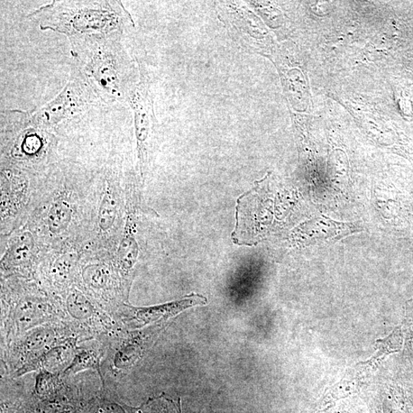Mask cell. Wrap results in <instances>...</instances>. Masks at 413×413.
<instances>
[{
	"instance_id": "6da1fadb",
	"label": "cell",
	"mask_w": 413,
	"mask_h": 413,
	"mask_svg": "<svg viewBox=\"0 0 413 413\" xmlns=\"http://www.w3.org/2000/svg\"><path fill=\"white\" fill-rule=\"evenodd\" d=\"M41 31L67 37L70 47L130 33L133 18L119 0H56L27 16Z\"/></svg>"
},
{
	"instance_id": "7a4b0ae2",
	"label": "cell",
	"mask_w": 413,
	"mask_h": 413,
	"mask_svg": "<svg viewBox=\"0 0 413 413\" xmlns=\"http://www.w3.org/2000/svg\"><path fill=\"white\" fill-rule=\"evenodd\" d=\"M124 38L114 35L70 47L71 66L84 76L105 104H126L140 79V64L127 50Z\"/></svg>"
},
{
	"instance_id": "3957f363",
	"label": "cell",
	"mask_w": 413,
	"mask_h": 413,
	"mask_svg": "<svg viewBox=\"0 0 413 413\" xmlns=\"http://www.w3.org/2000/svg\"><path fill=\"white\" fill-rule=\"evenodd\" d=\"M73 337L78 339L61 320L27 330L11 342L1 345L4 376L15 379L38 371L42 358L51 349Z\"/></svg>"
},
{
	"instance_id": "277c9868",
	"label": "cell",
	"mask_w": 413,
	"mask_h": 413,
	"mask_svg": "<svg viewBox=\"0 0 413 413\" xmlns=\"http://www.w3.org/2000/svg\"><path fill=\"white\" fill-rule=\"evenodd\" d=\"M63 297L59 301L62 321L78 337L79 343L90 340L106 342L123 329L113 315L80 289L70 288Z\"/></svg>"
},
{
	"instance_id": "5b68a950",
	"label": "cell",
	"mask_w": 413,
	"mask_h": 413,
	"mask_svg": "<svg viewBox=\"0 0 413 413\" xmlns=\"http://www.w3.org/2000/svg\"><path fill=\"white\" fill-rule=\"evenodd\" d=\"M4 150L11 160L33 163L43 160L54 143L49 131L36 126L30 112L18 109L1 112Z\"/></svg>"
},
{
	"instance_id": "8992f818",
	"label": "cell",
	"mask_w": 413,
	"mask_h": 413,
	"mask_svg": "<svg viewBox=\"0 0 413 413\" xmlns=\"http://www.w3.org/2000/svg\"><path fill=\"white\" fill-rule=\"evenodd\" d=\"M101 102L96 92L75 68L71 66L66 86L43 106L30 112L32 122L51 131L64 121Z\"/></svg>"
},
{
	"instance_id": "52a82bcc",
	"label": "cell",
	"mask_w": 413,
	"mask_h": 413,
	"mask_svg": "<svg viewBox=\"0 0 413 413\" xmlns=\"http://www.w3.org/2000/svg\"><path fill=\"white\" fill-rule=\"evenodd\" d=\"M59 320H63L59 301L38 294L11 297L2 306L1 345L33 328Z\"/></svg>"
},
{
	"instance_id": "ba28073f",
	"label": "cell",
	"mask_w": 413,
	"mask_h": 413,
	"mask_svg": "<svg viewBox=\"0 0 413 413\" xmlns=\"http://www.w3.org/2000/svg\"><path fill=\"white\" fill-rule=\"evenodd\" d=\"M126 104L133 113L138 160L144 179L158 122L155 114L150 77L141 64L140 81L128 95Z\"/></svg>"
},
{
	"instance_id": "9c48e42d",
	"label": "cell",
	"mask_w": 413,
	"mask_h": 413,
	"mask_svg": "<svg viewBox=\"0 0 413 413\" xmlns=\"http://www.w3.org/2000/svg\"><path fill=\"white\" fill-rule=\"evenodd\" d=\"M216 8L219 20L239 45L250 53L261 52L268 32L244 2H218Z\"/></svg>"
},
{
	"instance_id": "30bf717a",
	"label": "cell",
	"mask_w": 413,
	"mask_h": 413,
	"mask_svg": "<svg viewBox=\"0 0 413 413\" xmlns=\"http://www.w3.org/2000/svg\"><path fill=\"white\" fill-rule=\"evenodd\" d=\"M205 299L193 296L191 299L169 303L150 308H134L124 304L118 309L115 318L121 327L126 330L141 327L160 319L168 318L180 311L196 303L205 302Z\"/></svg>"
},
{
	"instance_id": "8fae6325",
	"label": "cell",
	"mask_w": 413,
	"mask_h": 413,
	"mask_svg": "<svg viewBox=\"0 0 413 413\" xmlns=\"http://www.w3.org/2000/svg\"><path fill=\"white\" fill-rule=\"evenodd\" d=\"M107 345L99 340H90L78 344L75 357L68 369L61 375L71 378L80 371L94 370L101 378V360L105 357Z\"/></svg>"
},
{
	"instance_id": "7c38bea8",
	"label": "cell",
	"mask_w": 413,
	"mask_h": 413,
	"mask_svg": "<svg viewBox=\"0 0 413 413\" xmlns=\"http://www.w3.org/2000/svg\"><path fill=\"white\" fill-rule=\"evenodd\" d=\"M35 249V240L30 232L18 234L3 257L2 269L8 273L27 269L34 260Z\"/></svg>"
},
{
	"instance_id": "4fadbf2b",
	"label": "cell",
	"mask_w": 413,
	"mask_h": 413,
	"mask_svg": "<svg viewBox=\"0 0 413 413\" xmlns=\"http://www.w3.org/2000/svg\"><path fill=\"white\" fill-rule=\"evenodd\" d=\"M133 410L121 402L112 388L103 385L102 390L82 407L80 413H133Z\"/></svg>"
},
{
	"instance_id": "5bb4252c",
	"label": "cell",
	"mask_w": 413,
	"mask_h": 413,
	"mask_svg": "<svg viewBox=\"0 0 413 413\" xmlns=\"http://www.w3.org/2000/svg\"><path fill=\"white\" fill-rule=\"evenodd\" d=\"M73 214V208L68 200L64 197L55 200L47 215L49 232L58 235L66 232L70 226Z\"/></svg>"
},
{
	"instance_id": "9a60e30c",
	"label": "cell",
	"mask_w": 413,
	"mask_h": 413,
	"mask_svg": "<svg viewBox=\"0 0 413 413\" xmlns=\"http://www.w3.org/2000/svg\"><path fill=\"white\" fill-rule=\"evenodd\" d=\"M107 182L102 200L98 210L97 225L101 232L112 229L117 217V199L113 188Z\"/></svg>"
},
{
	"instance_id": "2e32d148",
	"label": "cell",
	"mask_w": 413,
	"mask_h": 413,
	"mask_svg": "<svg viewBox=\"0 0 413 413\" xmlns=\"http://www.w3.org/2000/svg\"><path fill=\"white\" fill-rule=\"evenodd\" d=\"M376 343L380 345V352L378 353V354H376V356L372 358V360L370 361L361 364H370L372 361H375L382 355H387L390 353L398 352L400 350L402 345L400 329L397 328L393 330V333L388 337L383 340H378Z\"/></svg>"
},
{
	"instance_id": "e0dca14e",
	"label": "cell",
	"mask_w": 413,
	"mask_h": 413,
	"mask_svg": "<svg viewBox=\"0 0 413 413\" xmlns=\"http://www.w3.org/2000/svg\"><path fill=\"white\" fill-rule=\"evenodd\" d=\"M173 407L169 402L158 400L146 403L140 409H133V413H174Z\"/></svg>"
}]
</instances>
